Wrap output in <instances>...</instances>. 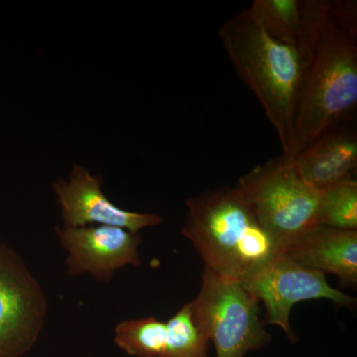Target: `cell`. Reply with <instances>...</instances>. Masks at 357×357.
Instances as JSON below:
<instances>
[{
    "instance_id": "1",
    "label": "cell",
    "mask_w": 357,
    "mask_h": 357,
    "mask_svg": "<svg viewBox=\"0 0 357 357\" xmlns=\"http://www.w3.org/2000/svg\"><path fill=\"white\" fill-rule=\"evenodd\" d=\"M303 20L292 156L357 107V2L303 0Z\"/></svg>"
},
{
    "instance_id": "2",
    "label": "cell",
    "mask_w": 357,
    "mask_h": 357,
    "mask_svg": "<svg viewBox=\"0 0 357 357\" xmlns=\"http://www.w3.org/2000/svg\"><path fill=\"white\" fill-rule=\"evenodd\" d=\"M218 35L237 76L261 103L288 154L299 100V52L272 38L248 8L229 18Z\"/></svg>"
},
{
    "instance_id": "3",
    "label": "cell",
    "mask_w": 357,
    "mask_h": 357,
    "mask_svg": "<svg viewBox=\"0 0 357 357\" xmlns=\"http://www.w3.org/2000/svg\"><path fill=\"white\" fill-rule=\"evenodd\" d=\"M187 208L183 234L213 273L241 280L280 255L236 185L189 199Z\"/></svg>"
},
{
    "instance_id": "4",
    "label": "cell",
    "mask_w": 357,
    "mask_h": 357,
    "mask_svg": "<svg viewBox=\"0 0 357 357\" xmlns=\"http://www.w3.org/2000/svg\"><path fill=\"white\" fill-rule=\"evenodd\" d=\"M236 187L280 253L317 225L319 192L301 177L292 155L282 153L255 167Z\"/></svg>"
},
{
    "instance_id": "5",
    "label": "cell",
    "mask_w": 357,
    "mask_h": 357,
    "mask_svg": "<svg viewBox=\"0 0 357 357\" xmlns=\"http://www.w3.org/2000/svg\"><path fill=\"white\" fill-rule=\"evenodd\" d=\"M191 307L195 323L213 342L217 357H244L271 340L260 319L259 301L237 279L204 268Z\"/></svg>"
},
{
    "instance_id": "6",
    "label": "cell",
    "mask_w": 357,
    "mask_h": 357,
    "mask_svg": "<svg viewBox=\"0 0 357 357\" xmlns=\"http://www.w3.org/2000/svg\"><path fill=\"white\" fill-rule=\"evenodd\" d=\"M239 281L264 304L267 323L278 326L291 340L294 333L290 316L294 305L302 301L326 299L347 307L354 301L351 296L333 288L325 274L303 266L281 253Z\"/></svg>"
},
{
    "instance_id": "7",
    "label": "cell",
    "mask_w": 357,
    "mask_h": 357,
    "mask_svg": "<svg viewBox=\"0 0 357 357\" xmlns=\"http://www.w3.org/2000/svg\"><path fill=\"white\" fill-rule=\"evenodd\" d=\"M46 310L38 282L18 255L0 243V357H20L31 349Z\"/></svg>"
},
{
    "instance_id": "8",
    "label": "cell",
    "mask_w": 357,
    "mask_h": 357,
    "mask_svg": "<svg viewBox=\"0 0 357 357\" xmlns=\"http://www.w3.org/2000/svg\"><path fill=\"white\" fill-rule=\"evenodd\" d=\"M102 178L91 175L74 164L69 181L59 178L52 184L58 198L67 229L84 227L91 223L116 227L138 234L141 229L163 222L156 213L122 210L110 202L102 190Z\"/></svg>"
},
{
    "instance_id": "9",
    "label": "cell",
    "mask_w": 357,
    "mask_h": 357,
    "mask_svg": "<svg viewBox=\"0 0 357 357\" xmlns=\"http://www.w3.org/2000/svg\"><path fill=\"white\" fill-rule=\"evenodd\" d=\"M63 248L68 251L67 273L77 276L93 275L98 280L109 282L116 270L134 265L139 267L138 248L141 238L128 230L116 227L56 229Z\"/></svg>"
},
{
    "instance_id": "10",
    "label": "cell",
    "mask_w": 357,
    "mask_h": 357,
    "mask_svg": "<svg viewBox=\"0 0 357 357\" xmlns=\"http://www.w3.org/2000/svg\"><path fill=\"white\" fill-rule=\"evenodd\" d=\"M293 157L301 177L319 192L347 178L356 177V115L326 129Z\"/></svg>"
},
{
    "instance_id": "11",
    "label": "cell",
    "mask_w": 357,
    "mask_h": 357,
    "mask_svg": "<svg viewBox=\"0 0 357 357\" xmlns=\"http://www.w3.org/2000/svg\"><path fill=\"white\" fill-rule=\"evenodd\" d=\"M281 255L303 266L337 277L344 287L357 284V230L314 225L287 244Z\"/></svg>"
},
{
    "instance_id": "12",
    "label": "cell",
    "mask_w": 357,
    "mask_h": 357,
    "mask_svg": "<svg viewBox=\"0 0 357 357\" xmlns=\"http://www.w3.org/2000/svg\"><path fill=\"white\" fill-rule=\"evenodd\" d=\"M272 38L297 49L303 35V0H255L248 7Z\"/></svg>"
},
{
    "instance_id": "13",
    "label": "cell",
    "mask_w": 357,
    "mask_h": 357,
    "mask_svg": "<svg viewBox=\"0 0 357 357\" xmlns=\"http://www.w3.org/2000/svg\"><path fill=\"white\" fill-rule=\"evenodd\" d=\"M114 342L128 356L162 357L167 342V323L155 317L121 321L115 328Z\"/></svg>"
},
{
    "instance_id": "14",
    "label": "cell",
    "mask_w": 357,
    "mask_h": 357,
    "mask_svg": "<svg viewBox=\"0 0 357 357\" xmlns=\"http://www.w3.org/2000/svg\"><path fill=\"white\" fill-rule=\"evenodd\" d=\"M317 225L357 230V181L347 178L319 192Z\"/></svg>"
},
{
    "instance_id": "15",
    "label": "cell",
    "mask_w": 357,
    "mask_h": 357,
    "mask_svg": "<svg viewBox=\"0 0 357 357\" xmlns=\"http://www.w3.org/2000/svg\"><path fill=\"white\" fill-rule=\"evenodd\" d=\"M210 340L192 319L191 302L167 321V342L162 357H208Z\"/></svg>"
}]
</instances>
